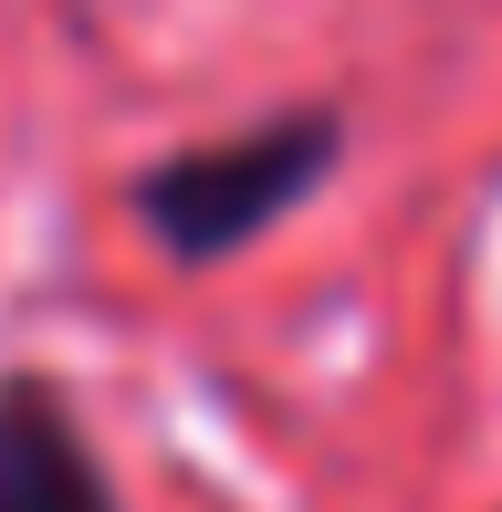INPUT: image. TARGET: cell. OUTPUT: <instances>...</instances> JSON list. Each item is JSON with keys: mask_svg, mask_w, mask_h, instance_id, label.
<instances>
[{"mask_svg": "<svg viewBox=\"0 0 502 512\" xmlns=\"http://www.w3.org/2000/svg\"><path fill=\"white\" fill-rule=\"evenodd\" d=\"M346 168V105H272L231 136H189L157 147L126 178V220L147 230L157 262L178 272H220L251 241H272L283 220H304Z\"/></svg>", "mask_w": 502, "mask_h": 512, "instance_id": "6da1fadb", "label": "cell"}, {"mask_svg": "<svg viewBox=\"0 0 502 512\" xmlns=\"http://www.w3.org/2000/svg\"><path fill=\"white\" fill-rule=\"evenodd\" d=\"M0 512H126L53 366H0Z\"/></svg>", "mask_w": 502, "mask_h": 512, "instance_id": "7a4b0ae2", "label": "cell"}]
</instances>
